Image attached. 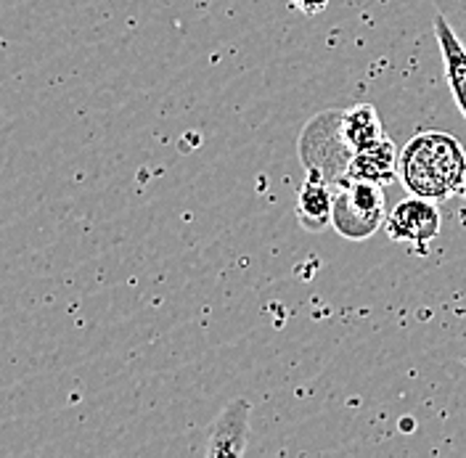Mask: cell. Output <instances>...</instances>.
Listing matches in <instances>:
<instances>
[{
  "label": "cell",
  "instance_id": "1",
  "mask_svg": "<svg viewBox=\"0 0 466 458\" xmlns=\"http://www.w3.org/2000/svg\"><path fill=\"white\" fill-rule=\"evenodd\" d=\"M398 178L408 194L445 201L461 194L466 178V151L451 133H416L400 151Z\"/></svg>",
  "mask_w": 466,
  "mask_h": 458
},
{
  "label": "cell",
  "instance_id": "2",
  "mask_svg": "<svg viewBox=\"0 0 466 458\" xmlns=\"http://www.w3.org/2000/svg\"><path fill=\"white\" fill-rule=\"evenodd\" d=\"M297 154L310 178H319L334 188L350 180L355 148L348 144L342 130V109H326L313 117L299 133Z\"/></svg>",
  "mask_w": 466,
  "mask_h": 458
},
{
  "label": "cell",
  "instance_id": "3",
  "mask_svg": "<svg viewBox=\"0 0 466 458\" xmlns=\"http://www.w3.org/2000/svg\"><path fill=\"white\" fill-rule=\"evenodd\" d=\"M387 220L384 186L369 180H345L334 188L331 226L348 241H366Z\"/></svg>",
  "mask_w": 466,
  "mask_h": 458
},
{
  "label": "cell",
  "instance_id": "4",
  "mask_svg": "<svg viewBox=\"0 0 466 458\" xmlns=\"http://www.w3.org/2000/svg\"><path fill=\"white\" fill-rule=\"evenodd\" d=\"M384 229H387V236L392 241L413 244V247L424 249L432 239H437V233L442 229V218H440L437 201L410 194L408 199L395 204L387 212Z\"/></svg>",
  "mask_w": 466,
  "mask_h": 458
},
{
  "label": "cell",
  "instance_id": "5",
  "mask_svg": "<svg viewBox=\"0 0 466 458\" xmlns=\"http://www.w3.org/2000/svg\"><path fill=\"white\" fill-rule=\"evenodd\" d=\"M249 413H252V405L244 398L228 402L207 432L204 453L212 458L241 456L249 443Z\"/></svg>",
  "mask_w": 466,
  "mask_h": 458
},
{
  "label": "cell",
  "instance_id": "6",
  "mask_svg": "<svg viewBox=\"0 0 466 458\" xmlns=\"http://www.w3.org/2000/svg\"><path fill=\"white\" fill-rule=\"evenodd\" d=\"M398 168H400V154L390 141V136H384L377 144L355 148L350 162V180H369L387 186L398 178Z\"/></svg>",
  "mask_w": 466,
  "mask_h": 458
},
{
  "label": "cell",
  "instance_id": "7",
  "mask_svg": "<svg viewBox=\"0 0 466 458\" xmlns=\"http://www.w3.org/2000/svg\"><path fill=\"white\" fill-rule=\"evenodd\" d=\"M435 37L442 54V64H445V77L448 86L453 93L456 107L461 109V115L466 117V48L464 43L456 37V32L451 29V25L437 14L435 16Z\"/></svg>",
  "mask_w": 466,
  "mask_h": 458
},
{
  "label": "cell",
  "instance_id": "8",
  "mask_svg": "<svg viewBox=\"0 0 466 458\" xmlns=\"http://www.w3.org/2000/svg\"><path fill=\"white\" fill-rule=\"evenodd\" d=\"M331 212H334V186L308 175V180L297 191L299 226L310 233H320L331 226Z\"/></svg>",
  "mask_w": 466,
  "mask_h": 458
},
{
  "label": "cell",
  "instance_id": "9",
  "mask_svg": "<svg viewBox=\"0 0 466 458\" xmlns=\"http://www.w3.org/2000/svg\"><path fill=\"white\" fill-rule=\"evenodd\" d=\"M342 130H345V138L352 148L377 144L387 136L384 122H381L374 104H355V107L345 109L342 112Z\"/></svg>",
  "mask_w": 466,
  "mask_h": 458
},
{
  "label": "cell",
  "instance_id": "10",
  "mask_svg": "<svg viewBox=\"0 0 466 458\" xmlns=\"http://www.w3.org/2000/svg\"><path fill=\"white\" fill-rule=\"evenodd\" d=\"M437 14L451 25L466 48V0H435Z\"/></svg>",
  "mask_w": 466,
  "mask_h": 458
},
{
  "label": "cell",
  "instance_id": "11",
  "mask_svg": "<svg viewBox=\"0 0 466 458\" xmlns=\"http://www.w3.org/2000/svg\"><path fill=\"white\" fill-rule=\"evenodd\" d=\"M291 3H294L305 16H316V14H320L331 0H291Z\"/></svg>",
  "mask_w": 466,
  "mask_h": 458
},
{
  "label": "cell",
  "instance_id": "12",
  "mask_svg": "<svg viewBox=\"0 0 466 458\" xmlns=\"http://www.w3.org/2000/svg\"><path fill=\"white\" fill-rule=\"evenodd\" d=\"M461 194H464V197H466V178H464V188H461Z\"/></svg>",
  "mask_w": 466,
  "mask_h": 458
}]
</instances>
